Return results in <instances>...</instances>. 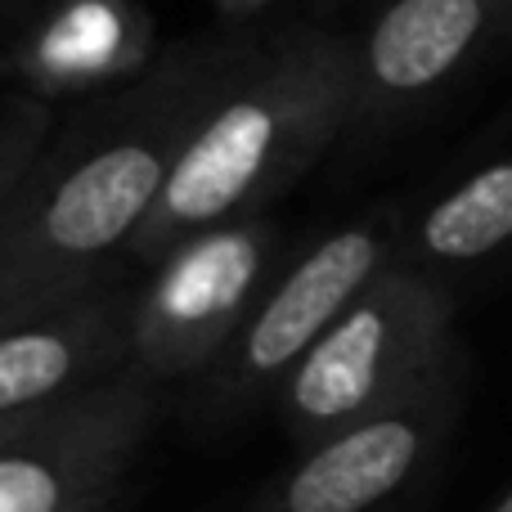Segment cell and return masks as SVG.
I'll return each instance as SVG.
<instances>
[{"label":"cell","instance_id":"1","mask_svg":"<svg viewBox=\"0 0 512 512\" xmlns=\"http://www.w3.org/2000/svg\"><path fill=\"white\" fill-rule=\"evenodd\" d=\"M252 36H189L131 81L77 104L0 207V328L113 279L153 216L194 122Z\"/></svg>","mask_w":512,"mask_h":512},{"label":"cell","instance_id":"2","mask_svg":"<svg viewBox=\"0 0 512 512\" xmlns=\"http://www.w3.org/2000/svg\"><path fill=\"white\" fill-rule=\"evenodd\" d=\"M355 113V32L301 23L252 36L203 117L126 261L158 265L216 225L270 216V203L346 144Z\"/></svg>","mask_w":512,"mask_h":512},{"label":"cell","instance_id":"3","mask_svg":"<svg viewBox=\"0 0 512 512\" xmlns=\"http://www.w3.org/2000/svg\"><path fill=\"white\" fill-rule=\"evenodd\" d=\"M454 315L459 292L450 283L396 261L279 387L288 436L310 450L423 387L463 351Z\"/></svg>","mask_w":512,"mask_h":512},{"label":"cell","instance_id":"4","mask_svg":"<svg viewBox=\"0 0 512 512\" xmlns=\"http://www.w3.org/2000/svg\"><path fill=\"white\" fill-rule=\"evenodd\" d=\"M400 230L405 212L378 207L283 261L230 351L198 378V409L230 418L256 400L279 396V387L315 351L319 337L400 261Z\"/></svg>","mask_w":512,"mask_h":512},{"label":"cell","instance_id":"5","mask_svg":"<svg viewBox=\"0 0 512 512\" xmlns=\"http://www.w3.org/2000/svg\"><path fill=\"white\" fill-rule=\"evenodd\" d=\"M279 270L283 230L270 216L216 225L171 248L135 292L131 369L158 387L203 378L230 351Z\"/></svg>","mask_w":512,"mask_h":512},{"label":"cell","instance_id":"6","mask_svg":"<svg viewBox=\"0 0 512 512\" xmlns=\"http://www.w3.org/2000/svg\"><path fill=\"white\" fill-rule=\"evenodd\" d=\"M504 45H512V0H378L355 32V113L342 149L391 144Z\"/></svg>","mask_w":512,"mask_h":512},{"label":"cell","instance_id":"7","mask_svg":"<svg viewBox=\"0 0 512 512\" xmlns=\"http://www.w3.org/2000/svg\"><path fill=\"white\" fill-rule=\"evenodd\" d=\"M468 355L432 373L391 409L310 445L252 512H382L445 454L463 418Z\"/></svg>","mask_w":512,"mask_h":512},{"label":"cell","instance_id":"8","mask_svg":"<svg viewBox=\"0 0 512 512\" xmlns=\"http://www.w3.org/2000/svg\"><path fill=\"white\" fill-rule=\"evenodd\" d=\"M158 414V382L140 369L54 405L0 445V512H77L113 499Z\"/></svg>","mask_w":512,"mask_h":512},{"label":"cell","instance_id":"9","mask_svg":"<svg viewBox=\"0 0 512 512\" xmlns=\"http://www.w3.org/2000/svg\"><path fill=\"white\" fill-rule=\"evenodd\" d=\"M135 292L113 279L0 328V418L45 414L131 369Z\"/></svg>","mask_w":512,"mask_h":512},{"label":"cell","instance_id":"10","mask_svg":"<svg viewBox=\"0 0 512 512\" xmlns=\"http://www.w3.org/2000/svg\"><path fill=\"white\" fill-rule=\"evenodd\" d=\"M158 54L140 0H54L18 27L0 68L14 90L59 108L131 86Z\"/></svg>","mask_w":512,"mask_h":512},{"label":"cell","instance_id":"11","mask_svg":"<svg viewBox=\"0 0 512 512\" xmlns=\"http://www.w3.org/2000/svg\"><path fill=\"white\" fill-rule=\"evenodd\" d=\"M400 265L450 283L512 265V144H499L405 212Z\"/></svg>","mask_w":512,"mask_h":512},{"label":"cell","instance_id":"12","mask_svg":"<svg viewBox=\"0 0 512 512\" xmlns=\"http://www.w3.org/2000/svg\"><path fill=\"white\" fill-rule=\"evenodd\" d=\"M54 126H59V108L27 90H9L5 108H0V207L9 203V194L27 176L36 153L45 149Z\"/></svg>","mask_w":512,"mask_h":512},{"label":"cell","instance_id":"13","mask_svg":"<svg viewBox=\"0 0 512 512\" xmlns=\"http://www.w3.org/2000/svg\"><path fill=\"white\" fill-rule=\"evenodd\" d=\"M54 0H0V23H32L41 9H50Z\"/></svg>","mask_w":512,"mask_h":512},{"label":"cell","instance_id":"14","mask_svg":"<svg viewBox=\"0 0 512 512\" xmlns=\"http://www.w3.org/2000/svg\"><path fill=\"white\" fill-rule=\"evenodd\" d=\"M212 5H216V14H225V18H230V23H243V18L261 14V9L283 5V0H212Z\"/></svg>","mask_w":512,"mask_h":512},{"label":"cell","instance_id":"15","mask_svg":"<svg viewBox=\"0 0 512 512\" xmlns=\"http://www.w3.org/2000/svg\"><path fill=\"white\" fill-rule=\"evenodd\" d=\"M45 414H50V409H45ZM36 418H41V414H23V418H0V445H9V441H14V436H23L27 427L36 423Z\"/></svg>","mask_w":512,"mask_h":512},{"label":"cell","instance_id":"16","mask_svg":"<svg viewBox=\"0 0 512 512\" xmlns=\"http://www.w3.org/2000/svg\"><path fill=\"white\" fill-rule=\"evenodd\" d=\"M9 90H14V86H9V77H5V68H0V108H5V99H9Z\"/></svg>","mask_w":512,"mask_h":512},{"label":"cell","instance_id":"17","mask_svg":"<svg viewBox=\"0 0 512 512\" xmlns=\"http://www.w3.org/2000/svg\"><path fill=\"white\" fill-rule=\"evenodd\" d=\"M486 512H512V490H508V495H504V499H499V504H495V508H486Z\"/></svg>","mask_w":512,"mask_h":512},{"label":"cell","instance_id":"18","mask_svg":"<svg viewBox=\"0 0 512 512\" xmlns=\"http://www.w3.org/2000/svg\"><path fill=\"white\" fill-rule=\"evenodd\" d=\"M108 504H113V499H99V504H86V508H77V512H108Z\"/></svg>","mask_w":512,"mask_h":512}]
</instances>
